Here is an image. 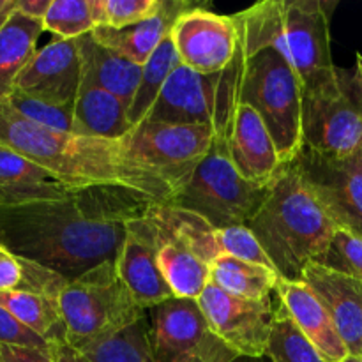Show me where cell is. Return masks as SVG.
<instances>
[{"label": "cell", "instance_id": "obj_1", "mask_svg": "<svg viewBox=\"0 0 362 362\" xmlns=\"http://www.w3.org/2000/svg\"><path fill=\"white\" fill-rule=\"evenodd\" d=\"M151 205L147 198L113 187L55 184L39 193H0V244L16 258L74 279L115 262L127 225Z\"/></svg>", "mask_w": 362, "mask_h": 362}, {"label": "cell", "instance_id": "obj_2", "mask_svg": "<svg viewBox=\"0 0 362 362\" xmlns=\"http://www.w3.org/2000/svg\"><path fill=\"white\" fill-rule=\"evenodd\" d=\"M0 145L45 168L69 189L113 187L168 205L180 187L138 161L122 140L81 136L37 126L0 101Z\"/></svg>", "mask_w": 362, "mask_h": 362}, {"label": "cell", "instance_id": "obj_3", "mask_svg": "<svg viewBox=\"0 0 362 362\" xmlns=\"http://www.w3.org/2000/svg\"><path fill=\"white\" fill-rule=\"evenodd\" d=\"M336 2L264 0L232 14L239 30V52L251 55L274 49L299 76L304 94L324 90L338 81L332 62L331 14ZM303 94V95H304Z\"/></svg>", "mask_w": 362, "mask_h": 362}, {"label": "cell", "instance_id": "obj_4", "mask_svg": "<svg viewBox=\"0 0 362 362\" xmlns=\"http://www.w3.org/2000/svg\"><path fill=\"white\" fill-rule=\"evenodd\" d=\"M247 228L279 278L303 281L304 269L324 260L338 226L292 161L283 165L269 184L267 198Z\"/></svg>", "mask_w": 362, "mask_h": 362}, {"label": "cell", "instance_id": "obj_5", "mask_svg": "<svg viewBox=\"0 0 362 362\" xmlns=\"http://www.w3.org/2000/svg\"><path fill=\"white\" fill-rule=\"evenodd\" d=\"M239 103L250 105L267 126L283 165L296 161L303 141V85L274 49L244 55L237 49Z\"/></svg>", "mask_w": 362, "mask_h": 362}, {"label": "cell", "instance_id": "obj_6", "mask_svg": "<svg viewBox=\"0 0 362 362\" xmlns=\"http://www.w3.org/2000/svg\"><path fill=\"white\" fill-rule=\"evenodd\" d=\"M269 193L244 179L232 165L226 141L216 138L204 161L168 205L198 214L218 228L250 226Z\"/></svg>", "mask_w": 362, "mask_h": 362}, {"label": "cell", "instance_id": "obj_7", "mask_svg": "<svg viewBox=\"0 0 362 362\" xmlns=\"http://www.w3.org/2000/svg\"><path fill=\"white\" fill-rule=\"evenodd\" d=\"M59 308L71 345L115 332L147 315L120 281L113 262L69 279L59 293Z\"/></svg>", "mask_w": 362, "mask_h": 362}, {"label": "cell", "instance_id": "obj_8", "mask_svg": "<svg viewBox=\"0 0 362 362\" xmlns=\"http://www.w3.org/2000/svg\"><path fill=\"white\" fill-rule=\"evenodd\" d=\"M239 105L237 60L218 74H200L180 64L163 87L144 120L186 126H207L225 140Z\"/></svg>", "mask_w": 362, "mask_h": 362}, {"label": "cell", "instance_id": "obj_9", "mask_svg": "<svg viewBox=\"0 0 362 362\" xmlns=\"http://www.w3.org/2000/svg\"><path fill=\"white\" fill-rule=\"evenodd\" d=\"M304 148L331 159L350 158L362 144V71L339 69L338 81L303 95Z\"/></svg>", "mask_w": 362, "mask_h": 362}, {"label": "cell", "instance_id": "obj_10", "mask_svg": "<svg viewBox=\"0 0 362 362\" xmlns=\"http://www.w3.org/2000/svg\"><path fill=\"white\" fill-rule=\"evenodd\" d=\"M154 362H235L209 327L197 300L170 299L148 311Z\"/></svg>", "mask_w": 362, "mask_h": 362}, {"label": "cell", "instance_id": "obj_11", "mask_svg": "<svg viewBox=\"0 0 362 362\" xmlns=\"http://www.w3.org/2000/svg\"><path fill=\"white\" fill-rule=\"evenodd\" d=\"M214 129L207 126L165 124L144 120L122 138L127 151L165 175L182 189L216 141Z\"/></svg>", "mask_w": 362, "mask_h": 362}, {"label": "cell", "instance_id": "obj_12", "mask_svg": "<svg viewBox=\"0 0 362 362\" xmlns=\"http://www.w3.org/2000/svg\"><path fill=\"white\" fill-rule=\"evenodd\" d=\"M197 304L211 331L237 356L247 359L267 356L276 310L271 297L264 300L237 297L211 281Z\"/></svg>", "mask_w": 362, "mask_h": 362}, {"label": "cell", "instance_id": "obj_13", "mask_svg": "<svg viewBox=\"0 0 362 362\" xmlns=\"http://www.w3.org/2000/svg\"><path fill=\"white\" fill-rule=\"evenodd\" d=\"M170 39L180 64L200 74H218L235 62L239 30L233 16L189 7L173 21Z\"/></svg>", "mask_w": 362, "mask_h": 362}, {"label": "cell", "instance_id": "obj_14", "mask_svg": "<svg viewBox=\"0 0 362 362\" xmlns=\"http://www.w3.org/2000/svg\"><path fill=\"white\" fill-rule=\"evenodd\" d=\"M148 212L152 214V218L165 225L170 232L175 233L209 267L219 257L228 255V257H235L240 260L274 269L265 251L262 250L257 237L247 226L218 228L194 212L173 207V205L152 204Z\"/></svg>", "mask_w": 362, "mask_h": 362}, {"label": "cell", "instance_id": "obj_15", "mask_svg": "<svg viewBox=\"0 0 362 362\" xmlns=\"http://www.w3.org/2000/svg\"><path fill=\"white\" fill-rule=\"evenodd\" d=\"M81 85L76 39H53L35 52L18 76L14 90L57 106H74Z\"/></svg>", "mask_w": 362, "mask_h": 362}, {"label": "cell", "instance_id": "obj_16", "mask_svg": "<svg viewBox=\"0 0 362 362\" xmlns=\"http://www.w3.org/2000/svg\"><path fill=\"white\" fill-rule=\"evenodd\" d=\"M115 271L134 303L145 311L175 299L156 260V240L147 212L127 225L126 237L115 258Z\"/></svg>", "mask_w": 362, "mask_h": 362}, {"label": "cell", "instance_id": "obj_17", "mask_svg": "<svg viewBox=\"0 0 362 362\" xmlns=\"http://www.w3.org/2000/svg\"><path fill=\"white\" fill-rule=\"evenodd\" d=\"M296 163L336 226L362 235V180L345 161L303 148Z\"/></svg>", "mask_w": 362, "mask_h": 362}, {"label": "cell", "instance_id": "obj_18", "mask_svg": "<svg viewBox=\"0 0 362 362\" xmlns=\"http://www.w3.org/2000/svg\"><path fill=\"white\" fill-rule=\"evenodd\" d=\"M225 141L232 165L250 182L269 186L281 170L283 163L274 140L250 105H237Z\"/></svg>", "mask_w": 362, "mask_h": 362}, {"label": "cell", "instance_id": "obj_19", "mask_svg": "<svg viewBox=\"0 0 362 362\" xmlns=\"http://www.w3.org/2000/svg\"><path fill=\"white\" fill-rule=\"evenodd\" d=\"M303 281L320 299L334 322L350 356L362 354V281L349 274L311 262L304 269Z\"/></svg>", "mask_w": 362, "mask_h": 362}, {"label": "cell", "instance_id": "obj_20", "mask_svg": "<svg viewBox=\"0 0 362 362\" xmlns=\"http://www.w3.org/2000/svg\"><path fill=\"white\" fill-rule=\"evenodd\" d=\"M274 292L278 303L292 317L304 338L325 361L345 362L349 359L350 352L339 336L334 322L306 283L279 278Z\"/></svg>", "mask_w": 362, "mask_h": 362}, {"label": "cell", "instance_id": "obj_21", "mask_svg": "<svg viewBox=\"0 0 362 362\" xmlns=\"http://www.w3.org/2000/svg\"><path fill=\"white\" fill-rule=\"evenodd\" d=\"M147 216L154 230L156 260L173 297L197 300L211 283V267L200 260L175 233L152 218L148 211Z\"/></svg>", "mask_w": 362, "mask_h": 362}, {"label": "cell", "instance_id": "obj_22", "mask_svg": "<svg viewBox=\"0 0 362 362\" xmlns=\"http://www.w3.org/2000/svg\"><path fill=\"white\" fill-rule=\"evenodd\" d=\"M76 41L81 57V81L110 92L129 108L141 80V66L103 46L92 32Z\"/></svg>", "mask_w": 362, "mask_h": 362}, {"label": "cell", "instance_id": "obj_23", "mask_svg": "<svg viewBox=\"0 0 362 362\" xmlns=\"http://www.w3.org/2000/svg\"><path fill=\"white\" fill-rule=\"evenodd\" d=\"M189 7V4L186 2H165L161 13L151 20L122 28V30L98 27L92 32V35L95 37V41L101 42L112 52L119 53L120 57L138 64V66H144L151 59L152 53L158 49V46L168 37L177 16Z\"/></svg>", "mask_w": 362, "mask_h": 362}, {"label": "cell", "instance_id": "obj_24", "mask_svg": "<svg viewBox=\"0 0 362 362\" xmlns=\"http://www.w3.org/2000/svg\"><path fill=\"white\" fill-rule=\"evenodd\" d=\"M127 110L129 108L113 94L81 81L73 108V133L122 140L133 129Z\"/></svg>", "mask_w": 362, "mask_h": 362}, {"label": "cell", "instance_id": "obj_25", "mask_svg": "<svg viewBox=\"0 0 362 362\" xmlns=\"http://www.w3.org/2000/svg\"><path fill=\"white\" fill-rule=\"evenodd\" d=\"M73 346L90 362H154L148 311L127 327Z\"/></svg>", "mask_w": 362, "mask_h": 362}, {"label": "cell", "instance_id": "obj_26", "mask_svg": "<svg viewBox=\"0 0 362 362\" xmlns=\"http://www.w3.org/2000/svg\"><path fill=\"white\" fill-rule=\"evenodd\" d=\"M42 32V21L32 20L20 11L0 30V99L13 92L20 73L37 52Z\"/></svg>", "mask_w": 362, "mask_h": 362}, {"label": "cell", "instance_id": "obj_27", "mask_svg": "<svg viewBox=\"0 0 362 362\" xmlns=\"http://www.w3.org/2000/svg\"><path fill=\"white\" fill-rule=\"evenodd\" d=\"M0 306L6 308L20 324L41 336L48 345L57 339H67L59 297L21 288L4 290L0 292Z\"/></svg>", "mask_w": 362, "mask_h": 362}, {"label": "cell", "instance_id": "obj_28", "mask_svg": "<svg viewBox=\"0 0 362 362\" xmlns=\"http://www.w3.org/2000/svg\"><path fill=\"white\" fill-rule=\"evenodd\" d=\"M279 274L267 265L223 255L211 265V281L225 292L246 299L264 300L276 290Z\"/></svg>", "mask_w": 362, "mask_h": 362}, {"label": "cell", "instance_id": "obj_29", "mask_svg": "<svg viewBox=\"0 0 362 362\" xmlns=\"http://www.w3.org/2000/svg\"><path fill=\"white\" fill-rule=\"evenodd\" d=\"M180 66V59L177 55V49L173 46L172 39L168 37L158 46L151 59L141 66V80L136 88L133 103H131L127 115H129L131 127L144 122L147 113L158 101L163 87L166 85L168 78L172 76L173 71Z\"/></svg>", "mask_w": 362, "mask_h": 362}, {"label": "cell", "instance_id": "obj_30", "mask_svg": "<svg viewBox=\"0 0 362 362\" xmlns=\"http://www.w3.org/2000/svg\"><path fill=\"white\" fill-rule=\"evenodd\" d=\"M57 182L45 168L23 158L13 148L0 145V193L28 194L49 189Z\"/></svg>", "mask_w": 362, "mask_h": 362}, {"label": "cell", "instance_id": "obj_31", "mask_svg": "<svg viewBox=\"0 0 362 362\" xmlns=\"http://www.w3.org/2000/svg\"><path fill=\"white\" fill-rule=\"evenodd\" d=\"M274 308V322L267 349L271 362H327L304 338L285 308L279 303Z\"/></svg>", "mask_w": 362, "mask_h": 362}, {"label": "cell", "instance_id": "obj_32", "mask_svg": "<svg viewBox=\"0 0 362 362\" xmlns=\"http://www.w3.org/2000/svg\"><path fill=\"white\" fill-rule=\"evenodd\" d=\"M42 27L57 39H78L90 34L98 28L92 0H52Z\"/></svg>", "mask_w": 362, "mask_h": 362}, {"label": "cell", "instance_id": "obj_33", "mask_svg": "<svg viewBox=\"0 0 362 362\" xmlns=\"http://www.w3.org/2000/svg\"><path fill=\"white\" fill-rule=\"evenodd\" d=\"M165 0H92L98 27L115 30L133 27L161 13Z\"/></svg>", "mask_w": 362, "mask_h": 362}, {"label": "cell", "instance_id": "obj_34", "mask_svg": "<svg viewBox=\"0 0 362 362\" xmlns=\"http://www.w3.org/2000/svg\"><path fill=\"white\" fill-rule=\"evenodd\" d=\"M4 105L21 115L23 119L37 124V126L48 127L53 131H62V133H73V108L74 106H57L41 99L30 98L20 90L11 92L4 99H0Z\"/></svg>", "mask_w": 362, "mask_h": 362}, {"label": "cell", "instance_id": "obj_35", "mask_svg": "<svg viewBox=\"0 0 362 362\" xmlns=\"http://www.w3.org/2000/svg\"><path fill=\"white\" fill-rule=\"evenodd\" d=\"M320 264L362 281V235L338 228Z\"/></svg>", "mask_w": 362, "mask_h": 362}, {"label": "cell", "instance_id": "obj_36", "mask_svg": "<svg viewBox=\"0 0 362 362\" xmlns=\"http://www.w3.org/2000/svg\"><path fill=\"white\" fill-rule=\"evenodd\" d=\"M0 343L2 345L27 346V349L49 350V345L16 320L6 308L0 306Z\"/></svg>", "mask_w": 362, "mask_h": 362}, {"label": "cell", "instance_id": "obj_37", "mask_svg": "<svg viewBox=\"0 0 362 362\" xmlns=\"http://www.w3.org/2000/svg\"><path fill=\"white\" fill-rule=\"evenodd\" d=\"M21 283H23L21 260L0 244V292L21 288Z\"/></svg>", "mask_w": 362, "mask_h": 362}, {"label": "cell", "instance_id": "obj_38", "mask_svg": "<svg viewBox=\"0 0 362 362\" xmlns=\"http://www.w3.org/2000/svg\"><path fill=\"white\" fill-rule=\"evenodd\" d=\"M49 350L27 349V346L2 345L0 343V362H48Z\"/></svg>", "mask_w": 362, "mask_h": 362}, {"label": "cell", "instance_id": "obj_39", "mask_svg": "<svg viewBox=\"0 0 362 362\" xmlns=\"http://www.w3.org/2000/svg\"><path fill=\"white\" fill-rule=\"evenodd\" d=\"M49 356L53 362H90L67 339H57L49 343Z\"/></svg>", "mask_w": 362, "mask_h": 362}, {"label": "cell", "instance_id": "obj_40", "mask_svg": "<svg viewBox=\"0 0 362 362\" xmlns=\"http://www.w3.org/2000/svg\"><path fill=\"white\" fill-rule=\"evenodd\" d=\"M49 4H52V0H16V11L32 18V20L42 21V18L48 13Z\"/></svg>", "mask_w": 362, "mask_h": 362}, {"label": "cell", "instance_id": "obj_41", "mask_svg": "<svg viewBox=\"0 0 362 362\" xmlns=\"http://www.w3.org/2000/svg\"><path fill=\"white\" fill-rule=\"evenodd\" d=\"M14 13H16V0H0V30L6 27Z\"/></svg>", "mask_w": 362, "mask_h": 362}, {"label": "cell", "instance_id": "obj_42", "mask_svg": "<svg viewBox=\"0 0 362 362\" xmlns=\"http://www.w3.org/2000/svg\"><path fill=\"white\" fill-rule=\"evenodd\" d=\"M343 161H345V165L349 166V168L352 170V172L362 180V144H361V147L357 148L352 156H350V158L343 159Z\"/></svg>", "mask_w": 362, "mask_h": 362}, {"label": "cell", "instance_id": "obj_43", "mask_svg": "<svg viewBox=\"0 0 362 362\" xmlns=\"http://www.w3.org/2000/svg\"><path fill=\"white\" fill-rule=\"evenodd\" d=\"M345 362H362V359H361V357H354V356H350L349 359H346Z\"/></svg>", "mask_w": 362, "mask_h": 362}, {"label": "cell", "instance_id": "obj_44", "mask_svg": "<svg viewBox=\"0 0 362 362\" xmlns=\"http://www.w3.org/2000/svg\"><path fill=\"white\" fill-rule=\"evenodd\" d=\"M357 67L362 71V55L361 53H357Z\"/></svg>", "mask_w": 362, "mask_h": 362}, {"label": "cell", "instance_id": "obj_45", "mask_svg": "<svg viewBox=\"0 0 362 362\" xmlns=\"http://www.w3.org/2000/svg\"><path fill=\"white\" fill-rule=\"evenodd\" d=\"M48 362H53V361H52V359H49V361H48Z\"/></svg>", "mask_w": 362, "mask_h": 362}, {"label": "cell", "instance_id": "obj_46", "mask_svg": "<svg viewBox=\"0 0 362 362\" xmlns=\"http://www.w3.org/2000/svg\"><path fill=\"white\" fill-rule=\"evenodd\" d=\"M361 359H362V354H361Z\"/></svg>", "mask_w": 362, "mask_h": 362}]
</instances>
